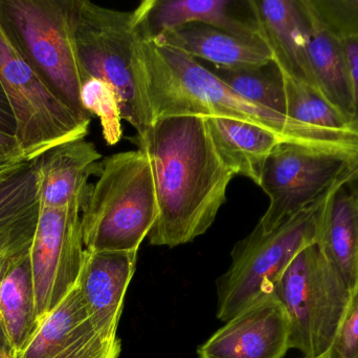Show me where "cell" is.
<instances>
[{
  "mask_svg": "<svg viewBox=\"0 0 358 358\" xmlns=\"http://www.w3.org/2000/svg\"><path fill=\"white\" fill-rule=\"evenodd\" d=\"M134 69L153 122L179 116L237 120L269 130L289 144L350 159L358 156V130H320L248 100L196 59L155 41L146 22L134 46Z\"/></svg>",
  "mask_w": 358,
  "mask_h": 358,
  "instance_id": "6da1fadb",
  "label": "cell"
},
{
  "mask_svg": "<svg viewBox=\"0 0 358 358\" xmlns=\"http://www.w3.org/2000/svg\"><path fill=\"white\" fill-rule=\"evenodd\" d=\"M131 140L148 156L155 176L159 214L148 235L151 245L174 248L206 233L236 176L219 157L206 120L161 118Z\"/></svg>",
  "mask_w": 358,
  "mask_h": 358,
  "instance_id": "7a4b0ae2",
  "label": "cell"
},
{
  "mask_svg": "<svg viewBox=\"0 0 358 358\" xmlns=\"http://www.w3.org/2000/svg\"><path fill=\"white\" fill-rule=\"evenodd\" d=\"M81 212L88 252H138L159 218L155 176L145 151H123L101 161Z\"/></svg>",
  "mask_w": 358,
  "mask_h": 358,
  "instance_id": "3957f363",
  "label": "cell"
},
{
  "mask_svg": "<svg viewBox=\"0 0 358 358\" xmlns=\"http://www.w3.org/2000/svg\"><path fill=\"white\" fill-rule=\"evenodd\" d=\"M155 0L141 2L136 10H113L90 0H75V37L85 79L96 78L115 90L122 119L144 135L153 124L134 69V46L144 29Z\"/></svg>",
  "mask_w": 358,
  "mask_h": 358,
  "instance_id": "277c9868",
  "label": "cell"
},
{
  "mask_svg": "<svg viewBox=\"0 0 358 358\" xmlns=\"http://www.w3.org/2000/svg\"><path fill=\"white\" fill-rule=\"evenodd\" d=\"M0 86L16 124L27 162L52 147L85 139L90 122L82 120L46 83L15 37L0 4Z\"/></svg>",
  "mask_w": 358,
  "mask_h": 358,
  "instance_id": "5b68a950",
  "label": "cell"
},
{
  "mask_svg": "<svg viewBox=\"0 0 358 358\" xmlns=\"http://www.w3.org/2000/svg\"><path fill=\"white\" fill-rule=\"evenodd\" d=\"M273 296L289 322V349L304 358L331 350L350 302L351 290L317 244L290 263L275 285Z\"/></svg>",
  "mask_w": 358,
  "mask_h": 358,
  "instance_id": "8992f818",
  "label": "cell"
},
{
  "mask_svg": "<svg viewBox=\"0 0 358 358\" xmlns=\"http://www.w3.org/2000/svg\"><path fill=\"white\" fill-rule=\"evenodd\" d=\"M326 197L265 235L250 233L236 245L233 262L219 280L217 317L227 322L266 296L290 263L317 244Z\"/></svg>",
  "mask_w": 358,
  "mask_h": 358,
  "instance_id": "52a82bcc",
  "label": "cell"
},
{
  "mask_svg": "<svg viewBox=\"0 0 358 358\" xmlns=\"http://www.w3.org/2000/svg\"><path fill=\"white\" fill-rule=\"evenodd\" d=\"M23 52L52 90L84 121L81 88L85 76L75 37V0H0Z\"/></svg>",
  "mask_w": 358,
  "mask_h": 358,
  "instance_id": "ba28073f",
  "label": "cell"
},
{
  "mask_svg": "<svg viewBox=\"0 0 358 358\" xmlns=\"http://www.w3.org/2000/svg\"><path fill=\"white\" fill-rule=\"evenodd\" d=\"M338 153L289 143L278 145L265 160L259 186L269 205L252 233L265 235L288 219L321 201L350 162Z\"/></svg>",
  "mask_w": 358,
  "mask_h": 358,
  "instance_id": "9c48e42d",
  "label": "cell"
},
{
  "mask_svg": "<svg viewBox=\"0 0 358 358\" xmlns=\"http://www.w3.org/2000/svg\"><path fill=\"white\" fill-rule=\"evenodd\" d=\"M85 200L40 208L29 254L37 328L77 285L85 254L81 223Z\"/></svg>",
  "mask_w": 358,
  "mask_h": 358,
  "instance_id": "30bf717a",
  "label": "cell"
},
{
  "mask_svg": "<svg viewBox=\"0 0 358 358\" xmlns=\"http://www.w3.org/2000/svg\"><path fill=\"white\" fill-rule=\"evenodd\" d=\"M289 322L275 296H266L227 322L200 348L199 358H283Z\"/></svg>",
  "mask_w": 358,
  "mask_h": 358,
  "instance_id": "8fae6325",
  "label": "cell"
},
{
  "mask_svg": "<svg viewBox=\"0 0 358 358\" xmlns=\"http://www.w3.org/2000/svg\"><path fill=\"white\" fill-rule=\"evenodd\" d=\"M138 252L85 249L78 286L96 329L117 340L124 298L136 268Z\"/></svg>",
  "mask_w": 358,
  "mask_h": 358,
  "instance_id": "7c38bea8",
  "label": "cell"
},
{
  "mask_svg": "<svg viewBox=\"0 0 358 358\" xmlns=\"http://www.w3.org/2000/svg\"><path fill=\"white\" fill-rule=\"evenodd\" d=\"M248 4L281 73L321 94L309 60L302 0H250Z\"/></svg>",
  "mask_w": 358,
  "mask_h": 358,
  "instance_id": "4fadbf2b",
  "label": "cell"
},
{
  "mask_svg": "<svg viewBox=\"0 0 358 358\" xmlns=\"http://www.w3.org/2000/svg\"><path fill=\"white\" fill-rule=\"evenodd\" d=\"M101 153L85 139L69 141L33 160L40 208H62L86 199L90 177L101 172Z\"/></svg>",
  "mask_w": 358,
  "mask_h": 358,
  "instance_id": "5bb4252c",
  "label": "cell"
},
{
  "mask_svg": "<svg viewBox=\"0 0 358 358\" xmlns=\"http://www.w3.org/2000/svg\"><path fill=\"white\" fill-rule=\"evenodd\" d=\"M155 41L192 58L204 59L221 69H250L273 62V54L262 36L244 37L212 25L192 23L167 29Z\"/></svg>",
  "mask_w": 358,
  "mask_h": 358,
  "instance_id": "9a60e30c",
  "label": "cell"
},
{
  "mask_svg": "<svg viewBox=\"0 0 358 358\" xmlns=\"http://www.w3.org/2000/svg\"><path fill=\"white\" fill-rule=\"evenodd\" d=\"M302 4L309 60L320 92L358 130L350 71L343 40L324 25L310 0H302Z\"/></svg>",
  "mask_w": 358,
  "mask_h": 358,
  "instance_id": "2e32d148",
  "label": "cell"
},
{
  "mask_svg": "<svg viewBox=\"0 0 358 358\" xmlns=\"http://www.w3.org/2000/svg\"><path fill=\"white\" fill-rule=\"evenodd\" d=\"M317 245L351 292L358 287V203L347 185L326 195Z\"/></svg>",
  "mask_w": 358,
  "mask_h": 358,
  "instance_id": "e0dca14e",
  "label": "cell"
},
{
  "mask_svg": "<svg viewBox=\"0 0 358 358\" xmlns=\"http://www.w3.org/2000/svg\"><path fill=\"white\" fill-rule=\"evenodd\" d=\"M39 212L35 168L27 162L0 182V256L29 250Z\"/></svg>",
  "mask_w": 358,
  "mask_h": 358,
  "instance_id": "ac0fdd59",
  "label": "cell"
},
{
  "mask_svg": "<svg viewBox=\"0 0 358 358\" xmlns=\"http://www.w3.org/2000/svg\"><path fill=\"white\" fill-rule=\"evenodd\" d=\"M206 120L223 163L236 176L245 177L259 185L265 160L284 141L273 132L246 122L220 118Z\"/></svg>",
  "mask_w": 358,
  "mask_h": 358,
  "instance_id": "d6986e66",
  "label": "cell"
},
{
  "mask_svg": "<svg viewBox=\"0 0 358 358\" xmlns=\"http://www.w3.org/2000/svg\"><path fill=\"white\" fill-rule=\"evenodd\" d=\"M231 6L229 0H155L146 29L153 37L167 29L201 23L244 37L260 35L254 20L238 18L233 15Z\"/></svg>",
  "mask_w": 358,
  "mask_h": 358,
  "instance_id": "ffe728a7",
  "label": "cell"
},
{
  "mask_svg": "<svg viewBox=\"0 0 358 358\" xmlns=\"http://www.w3.org/2000/svg\"><path fill=\"white\" fill-rule=\"evenodd\" d=\"M29 254L12 261L0 286V325L16 357L37 329Z\"/></svg>",
  "mask_w": 358,
  "mask_h": 358,
  "instance_id": "44dd1931",
  "label": "cell"
},
{
  "mask_svg": "<svg viewBox=\"0 0 358 358\" xmlns=\"http://www.w3.org/2000/svg\"><path fill=\"white\" fill-rule=\"evenodd\" d=\"M212 71L248 100L286 116L283 77L273 61L263 67L236 69L216 67Z\"/></svg>",
  "mask_w": 358,
  "mask_h": 358,
  "instance_id": "7402d4cb",
  "label": "cell"
},
{
  "mask_svg": "<svg viewBox=\"0 0 358 358\" xmlns=\"http://www.w3.org/2000/svg\"><path fill=\"white\" fill-rule=\"evenodd\" d=\"M79 286L43 319L16 358H52L65 336L87 315Z\"/></svg>",
  "mask_w": 358,
  "mask_h": 358,
  "instance_id": "603a6c76",
  "label": "cell"
},
{
  "mask_svg": "<svg viewBox=\"0 0 358 358\" xmlns=\"http://www.w3.org/2000/svg\"><path fill=\"white\" fill-rule=\"evenodd\" d=\"M285 90L286 116L320 130L336 132L358 130L323 95L310 86L282 74Z\"/></svg>",
  "mask_w": 358,
  "mask_h": 358,
  "instance_id": "cb8c5ba5",
  "label": "cell"
},
{
  "mask_svg": "<svg viewBox=\"0 0 358 358\" xmlns=\"http://www.w3.org/2000/svg\"><path fill=\"white\" fill-rule=\"evenodd\" d=\"M80 97L83 109L100 119L103 138L107 145L117 144L123 137V119L113 88L102 80L88 78L82 84Z\"/></svg>",
  "mask_w": 358,
  "mask_h": 358,
  "instance_id": "d4e9b609",
  "label": "cell"
},
{
  "mask_svg": "<svg viewBox=\"0 0 358 358\" xmlns=\"http://www.w3.org/2000/svg\"><path fill=\"white\" fill-rule=\"evenodd\" d=\"M324 25L340 39H358V0H310Z\"/></svg>",
  "mask_w": 358,
  "mask_h": 358,
  "instance_id": "484cf974",
  "label": "cell"
},
{
  "mask_svg": "<svg viewBox=\"0 0 358 358\" xmlns=\"http://www.w3.org/2000/svg\"><path fill=\"white\" fill-rule=\"evenodd\" d=\"M330 351L334 358H358V287L351 292L348 308Z\"/></svg>",
  "mask_w": 358,
  "mask_h": 358,
  "instance_id": "4316f807",
  "label": "cell"
},
{
  "mask_svg": "<svg viewBox=\"0 0 358 358\" xmlns=\"http://www.w3.org/2000/svg\"><path fill=\"white\" fill-rule=\"evenodd\" d=\"M24 153L15 135L0 130V170L25 163Z\"/></svg>",
  "mask_w": 358,
  "mask_h": 358,
  "instance_id": "83f0119b",
  "label": "cell"
},
{
  "mask_svg": "<svg viewBox=\"0 0 358 358\" xmlns=\"http://www.w3.org/2000/svg\"><path fill=\"white\" fill-rule=\"evenodd\" d=\"M350 71L355 99V118L358 126V39H342Z\"/></svg>",
  "mask_w": 358,
  "mask_h": 358,
  "instance_id": "f1b7e54d",
  "label": "cell"
},
{
  "mask_svg": "<svg viewBox=\"0 0 358 358\" xmlns=\"http://www.w3.org/2000/svg\"><path fill=\"white\" fill-rule=\"evenodd\" d=\"M0 130L15 135L16 124L8 99L0 86Z\"/></svg>",
  "mask_w": 358,
  "mask_h": 358,
  "instance_id": "f546056e",
  "label": "cell"
},
{
  "mask_svg": "<svg viewBox=\"0 0 358 358\" xmlns=\"http://www.w3.org/2000/svg\"><path fill=\"white\" fill-rule=\"evenodd\" d=\"M358 174V156L355 159L350 160L348 165L345 168L344 172L341 174L340 178L336 181L334 187L342 186V185L346 184V183L350 182L353 178H355Z\"/></svg>",
  "mask_w": 358,
  "mask_h": 358,
  "instance_id": "4dcf8cb0",
  "label": "cell"
},
{
  "mask_svg": "<svg viewBox=\"0 0 358 358\" xmlns=\"http://www.w3.org/2000/svg\"><path fill=\"white\" fill-rule=\"evenodd\" d=\"M0 358H16V353L0 325Z\"/></svg>",
  "mask_w": 358,
  "mask_h": 358,
  "instance_id": "1f68e13d",
  "label": "cell"
},
{
  "mask_svg": "<svg viewBox=\"0 0 358 358\" xmlns=\"http://www.w3.org/2000/svg\"><path fill=\"white\" fill-rule=\"evenodd\" d=\"M27 252H29V250H27ZM24 252H20V254L8 252V254H2V256H0V286H1L2 280H3L4 275H6V271H8L12 261L14 260L16 256H20V254H24Z\"/></svg>",
  "mask_w": 358,
  "mask_h": 358,
  "instance_id": "d6a6232c",
  "label": "cell"
},
{
  "mask_svg": "<svg viewBox=\"0 0 358 358\" xmlns=\"http://www.w3.org/2000/svg\"><path fill=\"white\" fill-rule=\"evenodd\" d=\"M25 163H27V162H25ZM25 163L20 164V165L18 166H15V167L6 168V170H0V182L6 180L8 177H10V174H13L15 172H17V170H18L19 168L22 167Z\"/></svg>",
  "mask_w": 358,
  "mask_h": 358,
  "instance_id": "836d02e7",
  "label": "cell"
},
{
  "mask_svg": "<svg viewBox=\"0 0 358 358\" xmlns=\"http://www.w3.org/2000/svg\"><path fill=\"white\" fill-rule=\"evenodd\" d=\"M347 186L349 187V189H350L351 193H353V195H355V199H357V203H358V174L355 178H353L352 180L350 181V182L346 183Z\"/></svg>",
  "mask_w": 358,
  "mask_h": 358,
  "instance_id": "e575fe53",
  "label": "cell"
},
{
  "mask_svg": "<svg viewBox=\"0 0 358 358\" xmlns=\"http://www.w3.org/2000/svg\"><path fill=\"white\" fill-rule=\"evenodd\" d=\"M315 358H334L332 357L331 351H329V352L326 353V354L322 355V357H315Z\"/></svg>",
  "mask_w": 358,
  "mask_h": 358,
  "instance_id": "d590c367",
  "label": "cell"
}]
</instances>
